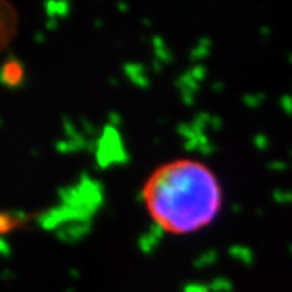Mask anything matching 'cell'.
Returning <instances> with one entry per match:
<instances>
[{
    "mask_svg": "<svg viewBox=\"0 0 292 292\" xmlns=\"http://www.w3.org/2000/svg\"><path fill=\"white\" fill-rule=\"evenodd\" d=\"M25 78L23 63L15 58L9 57L0 67V84L8 88H18L23 85Z\"/></svg>",
    "mask_w": 292,
    "mask_h": 292,
    "instance_id": "obj_2",
    "label": "cell"
},
{
    "mask_svg": "<svg viewBox=\"0 0 292 292\" xmlns=\"http://www.w3.org/2000/svg\"><path fill=\"white\" fill-rule=\"evenodd\" d=\"M142 201L148 216L164 233L190 236L218 219L224 209V188L206 163L174 158L148 174Z\"/></svg>",
    "mask_w": 292,
    "mask_h": 292,
    "instance_id": "obj_1",
    "label": "cell"
},
{
    "mask_svg": "<svg viewBox=\"0 0 292 292\" xmlns=\"http://www.w3.org/2000/svg\"><path fill=\"white\" fill-rule=\"evenodd\" d=\"M23 215H14L12 212H0V236L9 234L20 228L23 224Z\"/></svg>",
    "mask_w": 292,
    "mask_h": 292,
    "instance_id": "obj_3",
    "label": "cell"
}]
</instances>
